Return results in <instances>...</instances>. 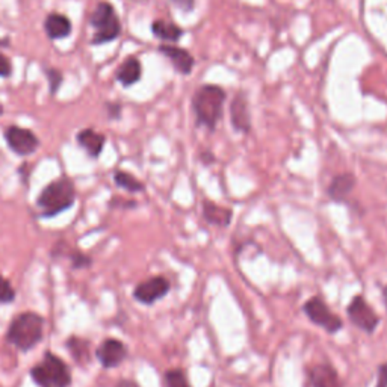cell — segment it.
Here are the masks:
<instances>
[{"mask_svg": "<svg viewBox=\"0 0 387 387\" xmlns=\"http://www.w3.org/2000/svg\"><path fill=\"white\" fill-rule=\"evenodd\" d=\"M203 218L216 227H229L233 220V212L227 207L218 206L213 202L204 200L203 202Z\"/></svg>", "mask_w": 387, "mask_h": 387, "instance_id": "5bb4252c", "label": "cell"}, {"mask_svg": "<svg viewBox=\"0 0 387 387\" xmlns=\"http://www.w3.org/2000/svg\"><path fill=\"white\" fill-rule=\"evenodd\" d=\"M44 31L47 36L52 40L67 38V36L71 34V23L65 15L53 13L45 17Z\"/></svg>", "mask_w": 387, "mask_h": 387, "instance_id": "9a60e30c", "label": "cell"}, {"mask_svg": "<svg viewBox=\"0 0 387 387\" xmlns=\"http://www.w3.org/2000/svg\"><path fill=\"white\" fill-rule=\"evenodd\" d=\"M13 73V65L5 55L0 53V78H9Z\"/></svg>", "mask_w": 387, "mask_h": 387, "instance_id": "484cf974", "label": "cell"}, {"mask_svg": "<svg viewBox=\"0 0 387 387\" xmlns=\"http://www.w3.org/2000/svg\"><path fill=\"white\" fill-rule=\"evenodd\" d=\"M76 203V188L70 177H59L43 188L36 197V207L40 209L41 218H55Z\"/></svg>", "mask_w": 387, "mask_h": 387, "instance_id": "6da1fadb", "label": "cell"}, {"mask_svg": "<svg viewBox=\"0 0 387 387\" xmlns=\"http://www.w3.org/2000/svg\"><path fill=\"white\" fill-rule=\"evenodd\" d=\"M346 315L354 327L367 335H372L380 325V316L362 295H356L351 300L346 307Z\"/></svg>", "mask_w": 387, "mask_h": 387, "instance_id": "52a82bcc", "label": "cell"}, {"mask_svg": "<svg viewBox=\"0 0 387 387\" xmlns=\"http://www.w3.org/2000/svg\"><path fill=\"white\" fill-rule=\"evenodd\" d=\"M381 292H383V301H384V306L387 309V286H381Z\"/></svg>", "mask_w": 387, "mask_h": 387, "instance_id": "f546056e", "label": "cell"}, {"mask_svg": "<svg viewBox=\"0 0 387 387\" xmlns=\"http://www.w3.org/2000/svg\"><path fill=\"white\" fill-rule=\"evenodd\" d=\"M129 356L127 345L115 337H108L96 349L97 362L105 370H114L118 367Z\"/></svg>", "mask_w": 387, "mask_h": 387, "instance_id": "30bf717a", "label": "cell"}, {"mask_svg": "<svg viewBox=\"0 0 387 387\" xmlns=\"http://www.w3.org/2000/svg\"><path fill=\"white\" fill-rule=\"evenodd\" d=\"M202 159L204 160L206 164H209L211 160H213V156H212V155H206V153H203V155H202Z\"/></svg>", "mask_w": 387, "mask_h": 387, "instance_id": "4dcf8cb0", "label": "cell"}, {"mask_svg": "<svg viewBox=\"0 0 387 387\" xmlns=\"http://www.w3.org/2000/svg\"><path fill=\"white\" fill-rule=\"evenodd\" d=\"M230 115H232V125L234 130L247 134L250 130V114H248L247 101H245L242 96H238L233 100Z\"/></svg>", "mask_w": 387, "mask_h": 387, "instance_id": "ac0fdd59", "label": "cell"}, {"mask_svg": "<svg viewBox=\"0 0 387 387\" xmlns=\"http://www.w3.org/2000/svg\"><path fill=\"white\" fill-rule=\"evenodd\" d=\"M375 387H387V363L379 366V375H377Z\"/></svg>", "mask_w": 387, "mask_h": 387, "instance_id": "4316f807", "label": "cell"}, {"mask_svg": "<svg viewBox=\"0 0 387 387\" xmlns=\"http://www.w3.org/2000/svg\"><path fill=\"white\" fill-rule=\"evenodd\" d=\"M61 256H67L70 259V263H71V268L74 271H80V269H88L92 267V258L90 256V254L83 253L78 248H73L70 247V245H67V251L62 253Z\"/></svg>", "mask_w": 387, "mask_h": 387, "instance_id": "7402d4cb", "label": "cell"}, {"mask_svg": "<svg viewBox=\"0 0 387 387\" xmlns=\"http://www.w3.org/2000/svg\"><path fill=\"white\" fill-rule=\"evenodd\" d=\"M171 290V283L164 276L150 277L138 283L134 289V300L144 306H153L157 301L164 300Z\"/></svg>", "mask_w": 387, "mask_h": 387, "instance_id": "ba28073f", "label": "cell"}, {"mask_svg": "<svg viewBox=\"0 0 387 387\" xmlns=\"http://www.w3.org/2000/svg\"><path fill=\"white\" fill-rule=\"evenodd\" d=\"M65 348L70 353V356L74 358V362L79 365H90L91 362V344L87 339L80 336H70L65 341Z\"/></svg>", "mask_w": 387, "mask_h": 387, "instance_id": "e0dca14e", "label": "cell"}, {"mask_svg": "<svg viewBox=\"0 0 387 387\" xmlns=\"http://www.w3.org/2000/svg\"><path fill=\"white\" fill-rule=\"evenodd\" d=\"M3 114V106H2V103H0V115Z\"/></svg>", "mask_w": 387, "mask_h": 387, "instance_id": "1f68e13d", "label": "cell"}, {"mask_svg": "<svg viewBox=\"0 0 387 387\" xmlns=\"http://www.w3.org/2000/svg\"><path fill=\"white\" fill-rule=\"evenodd\" d=\"M356 183H357V181L351 173L335 176L333 181L330 182V185L327 188V194L330 197V200H333L336 203L345 202L348 195L354 191Z\"/></svg>", "mask_w": 387, "mask_h": 387, "instance_id": "7c38bea8", "label": "cell"}, {"mask_svg": "<svg viewBox=\"0 0 387 387\" xmlns=\"http://www.w3.org/2000/svg\"><path fill=\"white\" fill-rule=\"evenodd\" d=\"M164 387H192L182 370H168L164 374Z\"/></svg>", "mask_w": 387, "mask_h": 387, "instance_id": "603a6c76", "label": "cell"}, {"mask_svg": "<svg viewBox=\"0 0 387 387\" xmlns=\"http://www.w3.org/2000/svg\"><path fill=\"white\" fill-rule=\"evenodd\" d=\"M152 31L157 36V38L167 40V41H178L183 34L181 27H177L176 24L165 22V20H156L152 24Z\"/></svg>", "mask_w": 387, "mask_h": 387, "instance_id": "44dd1931", "label": "cell"}, {"mask_svg": "<svg viewBox=\"0 0 387 387\" xmlns=\"http://www.w3.org/2000/svg\"><path fill=\"white\" fill-rule=\"evenodd\" d=\"M29 374L38 387H70L73 383L69 365L52 351L44 353L41 360L31 367Z\"/></svg>", "mask_w": 387, "mask_h": 387, "instance_id": "3957f363", "label": "cell"}, {"mask_svg": "<svg viewBox=\"0 0 387 387\" xmlns=\"http://www.w3.org/2000/svg\"><path fill=\"white\" fill-rule=\"evenodd\" d=\"M122 207V209H132V207H136V202L134 200H127L126 198H114V200L111 202V207Z\"/></svg>", "mask_w": 387, "mask_h": 387, "instance_id": "83f0119b", "label": "cell"}, {"mask_svg": "<svg viewBox=\"0 0 387 387\" xmlns=\"http://www.w3.org/2000/svg\"><path fill=\"white\" fill-rule=\"evenodd\" d=\"M45 74H47V79H49V83H50V91H52V94H55L62 83V74L58 70H53V69L45 70Z\"/></svg>", "mask_w": 387, "mask_h": 387, "instance_id": "d4e9b609", "label": "cell"}, {"mask_svg": "<svg viewBox=\"0 0 387 387\" xmlns=\"http://www.w3.org/2000/svg\"><path fill=\"white\" fill-rule=\"evenodd\" d=\"M303 311L311 324L324 328L328 335H336L344 328V321L341 316L330 310L325 301L321 297L307 300L303 306Z\"/></svg>", "mask_w": 387, "mask_h": 387, "instance_id": "8992f818", "label": "cell"}, {"mask_svg": "<svg viewBox=\"0 0 387 387\" xmlns=\"http://www.w3.org/2000/svg\"><path fill=\"white\" fill-rule=\"evenodd\" d=\"M76 139L78 144L85 150V153L92 159H97L101 155L103 147L106 144V136L92 129L80 130Z\"/></svg>", "mask_w": 387, "mask_h": 387, "instance_id": "4fadbf2b", "label": "cell"}, {"mask_svg": "<svg viewBox=\"0 0 387 387\" xmlns=\"http://www.w3.org/2000/svg\"><path fill=\"white\" fill-rule=\"evenodd\" d=\"M311 387H344V381L332 365L321 363L309 370Z\"/></svg>", "mask_w": 387, "mask_h": 387, "instance_id": "8fae6325", "label": "cell"}, {"mask_svg": "<svg viewBox=\"0 0 387 387\" xmlns=\"http://www.w3.org/2000/svg\"><path fill=\"white\" fill-rule=\"evenodd\" d=\"M17 292L6 277L0 274V304H13L15 301Z\"/></svg>", "mask_w": 387, "mask_h": 387, "instance_id": "cb8c5ba5", "label": "cell"}, {"mask_svg": "<svg viewBox=\"0 0 387 387\" xmlns=\"http://www.w3.org/2000/svg\"><path fill=\"white\" fill-rule=\"evenodd\" d=\"M117 79L125 87L136 83L141 79V64L136 58H127L121 64V67L117 71Z\"/></svg>", "mask_w": 387, "mask_h": 387, "instance_id": "d6986e66", "label": "cell"}, {"mask_svg": "<svg viewBox=\"0 0 387 387\" xmlns=\"http://www.w3.org/2000/svg\"><path fill=\"white\" fill-rule=\"evenodd\" d=\"M159 50H160V53H164L167 58L171 59L177 71H181L182 74L191 73V70L194 67V58L190 52L178 49V47H173V45H160Z\"/></svg>", "mask_w": 387, "mask_h": 387, "instance_id": "2e32d148", "label": "cell"}, {"mask_svg": "<svg viewBox=\"0 0 387 387\" xmlns=\"http://www.w3.org/2000/svg\"><path fill=\"white\" fill-rule=\"evenodd\" d=\"M115 387H139V384H138L136 381H134V380L122 379V380H120V381L115 384Z\"/></svg>", "mask_w": 387, "mask_h": 387, "instance_id": "f1b7e54d", "label": "cell"}, {"mask_svg": "<svg viewBox=\"0 0 387 387\" xmlns=\"http://www.w3.org/2000/svg\"><path fill=\"white\" fill-rule=\"evenodd\" d=\"M44 318L36 311H22L13 318L6 330V341L18 351L27 353L44 337Z\"/></svg>", "mask_w": 387, "mask_h": 387, "instance_id": "7a4b0ae2", "label": "cell"}, {"mask_svg": "<svg viewBox=\"0 0 387 387\" xmlns=\"http://www.w3.org/2000/svg\"><path fill=\"white\" fill-rule=\"evenodd\" d=\"M91 26L96 29L92 44H105L117 40L121 32L120 18L115 14V9L108 2H100L92 13Z\"/></svg>", "mask_w": 387, "mask_h": 387, "instance_id": "5b68a950", "label": "cell"}, {"mask_svg": "<svg viewBox=\"0 0 387 387\" xmlns=\"http://www.w3.org/2000/svg\"><path fill=\"white\" fill-rule=\"evenodd\" d=\"M224 100L225 92L220 87H215V85H204V87L198 90L192 101L198 125L213 130L216 122L221 118Z\"/></svg>", "mask_w": 387, "mask_h": 387, "instance_id": "277c9868", "label": "cell"}, {"mask_svg": "<svg viewBox=\"0 0 387 387\" xmlns=\"http://www.w3.org/2000/svg\"><path fill=\"white\" fill-rule=\"evenodd\" d=\"M114 182L118 188H121V190H125L132 194H138V192L146 191V185L143 182L138 181L134 174H130L127 171H121V169H118V171L114 173Z\"/></svg>", "mask_w": 387, "mask_h": 387, "instance_id": "ffe728a7", "label": "cell"}, {"mask_svg": "<svg viewBox=\"0 0 387 387\" xmlns=\"http://www.w3.org/2000/svg\"><path fill=\"white\" fill-rule=\"evenodd\" d=\"M5 141L11 152L18 156H31L40 146V139L32 130L18 126H9L5 130Z\"/></svg>", "mask_w": 387, "mask_h": 387, "instance_id": "9c48e42d", "label": "cell"}]
</instances>
